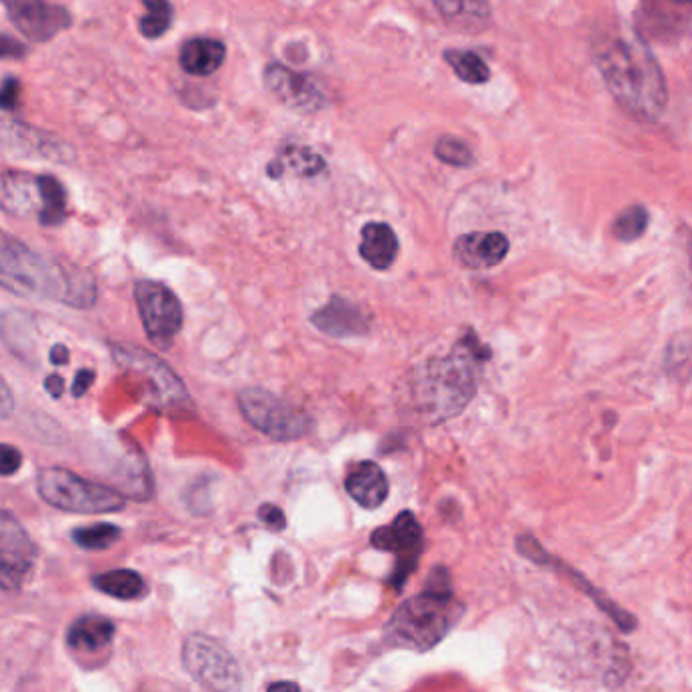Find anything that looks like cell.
<instances>
[{
    "label": "cell",
    "instance_id": "5",
    "mask_svg": "<svg viewBox=\"0 0 692 692\" xmlns=\"http://www.w3.org/2000/svg\"><path fill=\"white\" fill-rule=\"evenodd\" d=\"M68 195L60 181L51 175H31L24 171L0 173V210L14 217H35L41 226L65 222Z\"/></svg>",
    "mask_w": 692,
    "mask_h": 692
},
{
    "label": "cell",
    "instance_id": "39",
    "mask_svg": "<svg viewBox=\"0 0 692 692\" xmlns=\"http://www.w3.org/2000/svg\"><path fill=\"white\" fill-rule=\"evenodd\" d=\"M49 359H51V364H53V366H65V364L70 362V349L65 346H61V344H58V346L51 347Z\"/></svg>",
    "mask_w": 692,
    "mask_h": 692
},
{
    "label": "cell",
    "instance_id": "20",
    "mask_svg": "<svg viewBox=\"0 0 692 692\" xmlns=\"http://www.w3.org/2000/svg\"><path fill=\"white\" fill-rule=\"evenodd\" d=\"M114 635L116 625L112 621L98 613H88L73 621L65 635V642L68 648L78 654H96L112 644Z\"/></svg>",
    "mask_w": 692,
    "mask_h": 692
},
{
    "label": "cell",
    "instance_id": "21",
    "mask_svg": "<svg viewBox=\"0 0 692 692\" xmlns=\"http://www.w3.org/2000/svg\"><path fill=\"white\" fill-rule=\"evenodd\" d=\"M400 244L395 230L383 222H370L362 230L359 254L376 271H388L396 263Z\"/></svg>",
    "mask_w": 692,
    "mask_h": 692
},
{
    "label": "cell",
    "instance_id": "30",
    "mask_svg": "<svg viewBox=\"0 0 692 692\" xmlns=\"http://www.w3.org/2000/svg\"><path fill=\"white\" fill-rule=\"evenodd\" d=\"M648 227V212L642 205H632L628 210H623L618 220L613 222V236L621 242H633L640 238Z\"/></svg>",
    "mask_w": 692,
    "mask_h": 692
},
{
    "label": "cell",
    "instance_id": "22",
    "mask_svg": "<svg viewBox=\"0 0 692 692\" xmlns=\"http://www.w3.org/2000/svg\"><path fill=\"white\" fill-rule=\"evenodd\" d=\"M442 19L466 33H481L490 27V0H432Z\"/></svg>",
    "mask_w": 692,
    "mask_h": 692
},
{
    "label": "cell",
    "instance_id": "1",
    "mask_svg": "<svg viewBox=\"0 0 692 692\" xmlns=\"http://www.w3.org/2000/svg\"><path fill=\"white\" fill-rule=\"evenodd\" d=\"M596 65L611 96L633 119L658 120L669 104V88L642 37L611 29L596 43Z\"/></svg>",
    "mask_w": 692,
    "mask_h": 692
},
{
    "label": "cell",
    "instance_id": "28",
    "mask_svg": "<svg viewBox=\"0 0 692 692\" xmlns=\"http://www.w3.org/2000/svg\"><path fill=\"white\" fill-rule=\"evenodd\" d=\"M144 14L141 19V33L146 39L165 35L173 21V7L169 0H143Z\"/></svg>",
    "mask_w": 692,
    "mask_h": 692
},
{
    "label": "cell",
    "instance_id": "11",
    "mask_svg": "<svg viewBox=\"0 0 692 692\" xmlns=\"http://www.w3.org/2000/svg\"><path fill=\"white\" fill-rule=\"evenodd\" d=\"M33 538L9 510L0 508V587L19 589L35 567Z\"/></svg>",
    "mask_w": 692,
    "mask_h": 692
},
{
    "label": "cell",
    "instance_id": "2",
    "mask_svg": "<svg viewBox=\"0 0 692 692\" xmlns=\"http://www.w3.org/2000/svg\"><path fill=\"white\" fill-rule=\"evenodd\" d=\"M0 288L73 309H92L98 301L96 278L85 268L45 258L4 230H0Z\"/></svg>",
    "mask_w": 692,
    "mask_h": 692
},
{
    "label": "cell",
    "instance_id": "26",
    "mask_svg": "<svg viewBox=\"0 0 692 692\" xmlns=\"http://www.w3.org/2000/svg\"><path fill=\"white\" fill-rule=\"evenodd\" d=\"M445 61L451 65V70L457 73L459 80L467 84H486L491 78L488 63L479 58L474 51H459V49H447Z\"/></svg>",
    "mask_w": 692,
    "mask_h": 692
},
{
    "label": "cell",
    "instance_id": "17",
    "mask_svg": "<svg viewBox=\"0 0 692 692\" xmlns=\"http://www.w3.org/2000/svg\"><path fill=\"white\" fill-rule=\"evenodd\" d=\"M510 242L500 232H474L455 242L457 263L471 271H486L503 263Z\"/></svg>",
    "mask_w": 692,
    "mask_h": 692
},
{
    "label": "cell",
    "instance_id": "10",
    "mask_svg": "<svg viewBox=\"0 0 692 692\" xmlns=\"http://www.w3.org/2000/svg\"><path fill=\"white\" fill-rule=\"evenodd\" d=\"M134 301L149 342L156 349L167 352L183 327L180 297L159 281H139L134 287Z\"/></svg>",
    "mask_w": 692,
    "mask_h": 692
},
{
    "label": "cell",
    "instance_id": "24",
    "mask_svg": "<svg viewBox=\"0 0 692 692\" xmlns=\"http://www.w3.org/2000/svg\"><path fill=\"white\" fill-rule=\"evenodd\" d=\"M35 319L24 311L11 309L0 313V342L11 354L27 359L35 352Z\"/></svg>",
    "mask_w": 692,
    "mask_h": 692
},
{
    "label": "cell",
    "instance_id": "36",
    "mask_svg": "<svg viewBox=\"0 0 692 692\" xmlns=\"http://www.w3.org/2000/svg\"><path fill=\"white\" fill-rule=\"evenodd\" d=\"M96 380V372L94 370H80L75 374V380H73L72 386V395L75 398H80V396H84L88 390H90V386L94 384Z\"/></svg>",
    "mask_w": 692,
    "mask_h": 692
},
{
    "label": "cell",
    "instance_id": "14",
    "mask_svg": "<svg viewBox=\"0 0 692 692\" xmlns=\"http://www.w3.org/2000/svg\"><path fill=\"white\" fill-rule=\"evenodd\" d=\"M12 24L35 43H45L72 24L70 12L45 0H0Z\"/></svg>",
    "mask_w": 692,
    "mask_h": 692
},
{
    "label": "cell",
    "instance_id": "3",
    "mask_svg": "<svg viewBox=\"0 0 692 692\" xmlns=\"http://www.w3.org/2000/svg\"><path fill=\"white\" fill-rule=\"evenodd\" d=\"M459 618V606L445 569L430 574L429 586L420 596L406 599L388 623V638L398 645L427 652L449 633Z\"/></svg>",
    "mask_w": 692,
    "mask_h": 692
},
{
    "label": "cell",
    "instance_id": "13",
    "mask_svg": "<svg viewBox=\"0 0 692 692\" xmlns=\"http://www.w3.org/2000/svg\"><path fill=\"white\" fill-rule=\"evenodd\" d=\"M0 146L12 155L45 159L60 165L75 159L72 144L61 141L60 136L12 120H0Z\"/></svg>",
    "mask_w": 692,
    "mask_h": 692
},
{
    "label": "cell",
    "instance_id": "7",
    "mask_svg": "<svg viewBox=\"0 0 692 692\" xmlns=\"http://www.w3.org/2000/svg\"><path fill=\"white\" fill-rule=\"evenodd\" d=\"M110 354L122 370L143 380L144 400L156 410H183L192 405L183 380L155 354L131 344H110Z\"/></svg>",
    "mask_w": 692,
    "mask_h": 692
},
{
    "label": "cell",
    "instance_id": "19",
    "mask_svg": "<svg viewBox=\"0 0 692 692\" xmlns=\"http://www.w3.org/2000/svg\"><path fill=\"white\" fill-rule=\"evenodd\" d=\"M388 479L383 467L374 461H362L352 467L346 478V491L366 510L380 508L388 498Z\"/></svg>",
    "mask_w": 692,
    "mask_h": 692
},
{
    "label": "cell",
    "instance_id": "31",
    "mask_svg": "<svg viewBox=\"0 0 692 692\" xmlns=\"http://www.w3.org/2000/svg\"><path fill=\"white\" fill-rule=\"evenodd\" d=\"M435 155L441 159L442 163H449L454 167H469L474 165V155L466 143L454 136H442L435 146Z\"/></svg>",
    "mask_w": 692,
    "mask_h": 692
},
{
    "label": "cell",
    "instance_id": "16",
    "mask_svg": "<svg viewBox=\"0 0 692 692\" xmlns=\"http://www.w3.org/2000/svg\"><path fill=\"white\" fill-rule=\"evenodd\" d=\"M268 92L298 112H315L323 106L322 90L315 80L305 73L293 72L281 63H271L264 72Z\"/></svg>",
    "mask_w": 692,
    "mask_h": 692
},
{
    "label": "cell",
    "instance_id": "8",
    "mask_svg": "<svg viewBox=\"0 0 692 692\" xmlns=\"http://www.w3.org/2000/svg\"><path fill=\"white\" fill-rule=\"evenodd\" d=\"M238 406L252 427L273 441H295L311 430V418L303 410L264 388H244Z\"/></svg>",
    "mask_w": 692,
    "mask_h": 692
},
{
    "label": "cell",
    "instance_id": "23",
    "mask_svg": "<svg viewBox=\"0 0 692 692\" xmlns=\"http://www.w3.org/2000/svg\"><path fill=\"white\" fill-rule=\"evenodd\" d=\"M226 60V45L215 39H192L181 48V68L192 75H212Z\"/></svg>",
    "mask_w": 692,
    "mask_h": 692
},
{
    "label": "cell",
    "instance_id": "29",
    "mask_svg": "<svg viewBox=\"0 0 692 692\" xmlns=\"http://www.w3.org/2000/svg\"><path fill=\"white\" fill-rule=\"evenodd\" d=\"M120 528L114 525H92L73 530V542L84 550L110 549L119 540Z\"/></svg>",
    "mask_w": 692,
    "mask_h": 692
},
{
    "label": "cell",
    "instance_id": "25",
    "mask_svg": "<svg viewBox=\"0 0 692 692\" xmlns=\"http://www.w3.org/2000/svg\"><path fill=\"white\" fill-rule=\"evenodd\" d=\"M94 587L98 591L122 599V601H132V599H143L149 591V587L144 583L143 577L131 569H119V571H108V573L96 574L94 577Z\"/></svg>",
    "mask_w": 692,
    "mask_h": 692
},
{
    "label": "cell",
    "instance_id": "6",
    "mask_svg": "<svg viewBox=\"0 0 692 692\" xmlns=\"http://www.w3.org/2000/svg\"><path fill=\"white\" fill-rule=\"evenodd\" d=\"M37 491L49 506L63 512L110 513L126 506L120 491L80 478L63 467H43L37 476Z\"/></svg>",
    "mask_w": 692,
    "mask_h": 692
},
{
    "label": "cell",
    "instance_id": "12",
    "mask_svg": "<svg viewBox=\"0 0 692 692\" xmlns=\"http://www.w3.org/2000/svg\"><path fill=\"white\" fill-rule=\"evenodd\" d=\"M372 547L378 550L393 552L398 557V569L393 574L396 587L405 586L406 577L415 571L418 554L423 550V526L417 520V516L405 510L396 516L395 522L390 526H383L372 535Z\"/></svg>",
    "mask_w": 692,
    "mask_h": 692
},
{
    "label": "cell",
    "instance_id": "35",
    "mask_svg": "<svg viewBox=\"0 0 692 692\" xmlns=\"http://www.w3.org/2000/svg\"><path fill=\"white\" fill-rule=\"evenodd\" d=\"M24 55H27V48L23 43H19L12 37L0 35V58L2 60H17V58H24Z\"/></svg>",
    "mask_w": 692,
    "mask_h": 692
},
{
    "label": "cell",
    "instance_id": "37",
    "mask_svg": "<svg viewBox=\"0 0 692 692\" xmlns=\"http://www.w3.org/2000/svg\"><path fill=\"white\" fill-rule=\"evenodd\" d=\"M14 413V396L9 384L0 376V418H9Z\"/></svg>",
    "mask_w": 692,
    "mask_h": 692
},
{
    "label": "cell",
    "instance_id": "33",
    "mask_svg": "<svg viewBox=\"0 0 692 692\" xmlns=\"http://www.w3.org/2000/svg\"><path fill=\"white\" fill-rule=\"evenodd\" d=\"M19 98H21V84L14 78H7L0 85V110L14 112L19 108Z\"/></svg>",
    "mask_w": 692,
    "mask_h": 692
},
{
    "label": "cell",
    "instance_id": "38",
    "mask_svg": "<svg viewBox=\"0 0 692 692\" xmlns=\"http://www.w3.org/2000/svg\"><path fill=\"white\" fill-rule=\"evenodd\" d=\"M45 390L53 398H61L63 393H65V380L61 378L60 374H51V376L45 378Z\"/></svg>",
    "mask_w": 692,
    "mask_h": 692
},
{
    "label": "cell",
    "instance_id": "18",
    "mask_svg": "<svg viewBox=\"0 0 692 692\" xmlns=\"http://www.w3.org/2000/svg\"><path fill=\"white\" fill-rule=\"evenodd\" d=\"M311 323L332 337H358L370 332L366 313L347 298L334 297L323 309L315 311Z\"/></svg>",
    "mask_w": 692,
    "mask_h": 692
},
{
    "label": "cell",
    "instance_id": "15",
    "mask_svg": "<svg viewBox=\"0 0 692 692\" xmlns=\"http://www.w3.org/2000/svg\"><path fill=\"white\" fill-rule=\"evenodd\" d=\"M691 0H642L638 11V35L654 41H674L689 31Z\"/></svg>",
    "mask_w": 692,
    "mask_h": 692
},
{
    "label": "cell",
    "instance_id": "32",
    "mask_svg": "<svg viewBox=\"0 0 692 692\" xmlns=\"http://www.w3.org/2000/svg\"><path fill=\"white\" fill-rule=\"evenodd\" d=\"M21 464H23L21 451L12 445L0 442V476H4V478L14 476L21 469Z\"/></svg>",
    "mask_w": 692,
    "mask_h": 692
},
{
    "label": "cell",
    "instance_id": "27",
    "mask_svg": "<svg viewBox=\"0 0 692 692\" xmlns=\"http://www.w3.org/2000/svg\"><path fill=\"white\" fill-rule=\"evenodd\" d=\"M323 169H325V161H323L322 156L315 155L309 149L295 146V149L285 151L283 156H281V161L273 163V167H268V175L281 177L283 171H293L295 175L311 177V175H317Z\"/></svg>",
    "mask_w": 692,
    "mask_h": 692
},
{
    "label": "cell",
    "instance_id": "4",
    "mask_svg": "<svg viewBox=\"0 0 692 692\" xmlns=\"http://www.w3.org/2000/svg\"><path fill=\"white\" fill-rule=\"evenodd\" d=\"M466 352L455 349L451 358L432 359L418 372L413 395L418 413L430 423L454 418L466 408L476 393V374L471 368V347L464 339Z\"/></svg>",
    "mask_w": 692,
    "mask_h": 692
},
{
    "label": "cell",
    "instance_id": "9",
    "mask_svg": "<svg viewBox=\"0 0 692 692\" xmlns=\"http://www.w3.org/2000/svg\"><path fill=\"white\" fill-rule=\"evenodd\" d=\"M181 660L183 669L192 674L193 681L200 682L205 689L238 691L242 686L238 662L224 645L217 644L203 633H192L185 638L181 648Z\"/></svg>",
    "mask_w": 692,
    "mask_h": 692
},
{
    "label": "cell",
    "instance_id": "34",
    "mask_svg": "<svg viewBox=\"0 0 692 692\" xmlns=\"http://www.w3.org/2000/svg\"><path fill=\"white\" fill-rule=\"evenodd\" d=\"M258 516H261V520H263L264 525L271 526L273 530H283V528L287 526L285 513H283V510H281L278 506H275V503H264V506H261Z\"/></svg>",
    "mask_w": 692,
    "mask_h": 692
}]
</instances>
